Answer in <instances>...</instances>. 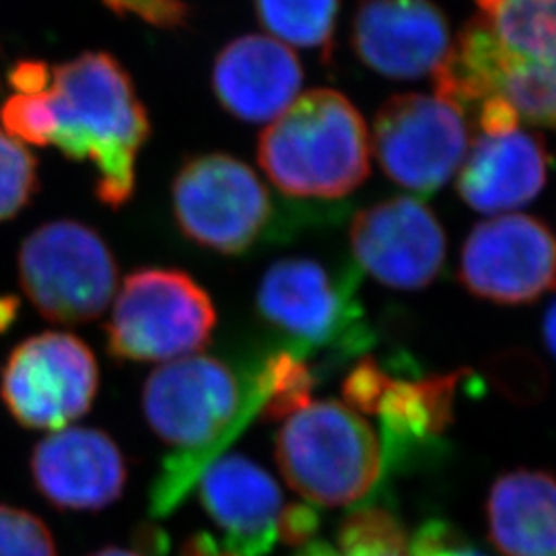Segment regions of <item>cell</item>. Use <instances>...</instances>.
I'll return each instance as SVG.
<instances>
[{"label":"cell","mask_w":556,"mask_h":556,"mask_svg":"<svg viewBox=\"0 0 556 556\" xmlns=\"http://www.w3.org/2000/svg\"><path fill=\"white\" fill-rule=\"evenodd\" d=\"M264 406L258 381L243 388L238 374L211 355L163 363L144 383L142 413L165 443L178 447L151 491V514L169 516L202 470Z\"/></svg>","instance_id":"6da1fadb"},{"label":"cell","mask_w":556,"mask_h":556,"mask_svg":"<svg viewBox=\"0 0 556 556\" xmlns=\"http://www.w3.org/2000/svg\"><path fill=\"white\" fill-rule=\"evenodd\" d=\"M48 96L56 124L50 144L96 167L103 204L118 208L128 202L151 130L130 75L112 54L85 52L50 68Z\"/></svg>","instance_id":"7a4b0ae2"},{"label":"cell","mask_w":556,"mask_h":556,"mask_svg":"<svg viewBox=\"0 0 556 556\" xmlns=\"http://www.w3.org/2000/svg\"><path fill=\"white\" fill-rule=\"evenodd\" d=\"M258 161L289 197L340 199L369 174L365 119L338 91L314 89L262 132Z\"/></svg>","instance_id":"3957f363"},{"label":"cell","mask_w":556,"mask_h":556,"mask_svg":"<svg viewBox=\"0 0 556 556\" xmlns=\"http://www.w3.org/2000/svg\"><path fill=\"white\" fill-rule=\"evenodd\" d=\"M280 475L309 503L342 507L367 497L381 475V447L365 418L340 402H309L277 435Z\"/></svg>","instance_id":"277c9868"},{"label":"cell","mask_w":556,"mask_h":556,"mask_svg":"<svg viewBox=\"0 0 556 556\" xmlns=\"http://www.w3.org/2000/svg\"><path fill=\"white\" fill-rule=\"evenodd\" d=\"M258 312L305 358L316 351L353 355L371 346L357 299L355 270H330L316 260L275 262L260 280Z\"/></svg>","instance_id":"5b68a950"},{"label":"cell","mask_w":556,"mask_h":556,"mask_svg":"<svg viewBox=\"0 0 556 556\" xmlns=\"http://www.w3.org/2000/svg\"><path fill=\"white\" fill-rule=\"evenodd\" d=\"M213 299L190 275L140 268L124 278L105 326L112 357L169 363L200 351L215 330Z\"/></svg>","instance_id":"8992f818"},{"label":"cell","mask_w":556,"mask_h":556,"mask_svg":"<svg viewBox=\"0 0 556 556\" xmlns=\"http://www.w3.org/2000/svg\"><path fill=\"white\" fill-rule=\"evenodd\" d=\"M20 280L41 316L59 324L100 318L118 291V266L100 233L79 220H50L23 239Z\"/></svg>","instance_id":"52a82bcc"},{"label":"cell","mask_w":556,"mask_h":556,"mask_svg":"<svg viewBox=\"0 0 556 556\" xmlns=\"http://www.w3.org/2000/svg\"><path fill=\"white\" fill-rule=\"evenodd\" d=\"M181 233L219 254H241L266 229L273 202L252 167L225 153L188 160L174 179Z\"/></svg>","instance_id":"ba28073f"},{"label":"cell","mask_w":556,"mask_h":556,"mask_svg":"<svg viewBox=\"0 0 556 556\" xmlns=\"http://www.w3.org/2000/svg\"><path fill=\"white\" fill-rule=\"evenodd\" d=\"M98 386V361L80 338L41 332L7 358L0 396L23 427L59 431L89 413Z\"/></svg>","instance_id":"9c48e42d"},{"label":"cell","mask_w":556,"mask_h":556,"mask_svg":"<svg viewBox=\"0 0 556 556\" xmlns=\"http://www.w3.org/2000/svg\"><path fill=\"white\" fill-rule=\"evenodd\" d=\"M438 96L457 108L497 100L519 119L556 128V60L509 52L480 23H472L435 73Z\"/></svg>","instance_id":"30bf717a"},{"label":"cell","mask_w":556,"mask_h":556,"mask_svg":"<svg viewBox=\"0 0 556 556\" xmlns=\"http://www.w3.org/2000/svg\"><path fill=\"white\" fill-rule=\"evenodd\" d=\"M374 144L390 178L429 197L454 176L466 155V118L462 108L439 96H397L376 118Z\"/></svg>","instance_id":"8fae6325"},{"label":"cell","mask_w":556,"mask_h":556,"mask_svg":"<svg viewBox=\"0 0 556 556\" xmlns=\"http://www.w3.org/2000/svg\"><path fill=\"white\" fill-rule=\"evenodd\" d=\"M459 280L493 303H532L556 289V238L526 215L484 220L462 248Z\"/></svg>","instance_id":"7c38bea8"},{"label":"cell","mask_w":556,"mask_h":556,"mask_svg":"<svg viewBox=\"0 0 556 556\" xmlns=\"http://www.w3.org/2000/svg\"><path fill=\"white\" fill-rule=\"evenodd\" d=\"M361 268L392 289H422L445 260V233L420 200L397 197L361 211L351 225Z\"/></svg>","instance_id":"4fadbf2b"},{"label":"cell","mask_w":556,"mask_h":556,"mask_svg":"<svg viewBox=\"0 0 556 556\" xmlns=\"http://www.w3.org/2000/svg\"><path fill=\"white\" fill-rule=\"evenodd\" d=\"M31 478L59 509L98 511L118 501L128 468L116 441L100 429L64 427L34 447Z\"/></svg>","instance_id":"5bb4252c"},{"label":"cell","mask_w":556,"mask_h":556,"mask_svg":"<svg viewBox=\"0 0 556 556\" xmlns=\"http://www.w3.org/2000/svg\"><path fill=\"white\" fill-rule=\"evenodd\" d=\"M355 48L374 71L392 79L438 73L450 31L429 0H365L355 20Z\"/></svg>","instance_id":"9a60e30c"},{"label":"cell","mask_w":556,"mask_h":556,"mask_svg":"<svg viewBox=\"0 0 556 556\" xmlns=\"http://www.w3.org/2000/svg\"><path fill=\"white\" fill-rule=\"evenodd\" d=\"M200 503L223 532L227 555L266 556L278 540L282 493L248 457H215L199 478Z\"/></svg>","instance_id":"2e32d148"},{"label":"cell","mask_w":556,"mask_h":556,"mask_svg":"<svg viewBox=\"0 0 556 556\" xmlns=\"http://www.w3.org/2000/svg\"><path fill=\"white\" fill-rule=\"evenodd\" d=\"M303 71L280 41L243 36L223 48L213 66L220 105L243 122H273L298 100Z\"/></svg>","instance_id":"e0dca14e"},{"label":"cell","mask_w":556,"mask_h":556,"mask_svg":"<svg viewBox=\"0 0 556 556\" xmlns=\"http://www.w3.org/2000/svg\"><path fill=\"white\" fill-rule=\"evenodd\" d=\"M548 176L544 144L523 130L484 135L464 163L457 192L475 211L493 215L526 206Z\"/></svg>","instance_id":"ac0fdd59"},{"label":"cell","mask_w":556,"mask_h":556,"mask_svg":"<svg viewBox=\"0 0 556 556\" xmlns=\"http://www.w3.org/2000/svg\"><path fill=\"white\" fill-rule=\"evenodd\" d=\"M489 534L503 556H556V478L516 470L489 495Z\"/></svg>","instance_id":"d6986e66"},{"label":"cell","mask_w":556,"mask_h":556,"mask_svg":"<svg viewBox=\"0 0 556 556\" xmlns=\"http://www.w3.org/2000/svg\"><path fill=\"white\" fill-rule=\"evenodd\" d=\"M464 374L388 381L376 415L381 418L386 452L394 464L422 452L454 418V396Z\"/></svg>","instance_id":"ffe728a7"},{"label":"cell","mask_w":556,"mask_h":556,"mask_svg":"<svg viewBox=\"0 0 556 556\" xmlns=\"http://www.w3.org/2000/svg\"><path fill=\"white\" fill-rule=\"evenodd\" d=\"M480 23L509 52L556 60V0H478Z\"/></svg>","instance_id":"44dd1931"},{"label":"cell","mask_w":556,"mask_h":556,"mask_svg":"<svg viewBox=\"0 0 556 556\" xmlns=\"http://www.w3.org/2000/svg\"><path fill=\"white\" fill-rule=\"evenodd\" d=\"M262 25L277 38L301 48H328L338 0H256Z\"/></svg>","instance_id":"7402d4cb"},{"label":"cell","mask_w":556,"mask_h":556,"mask_svg":"<svg viewBox=\"0 0 556 556\" xmlns=\"http://www.w3.org/2000/svg\"><path fill=\"white\" fill-rule=\"evenodd\" d=\"M256 381L264 396L262 413L273 420L291 417L305 408L314 390V376L305 358H299L291 351L266 358L256 371Z\"/></svg>","instance_id":"603a6c76"},{"label":"cell","mask_w":556,"mask_h":556,"mask_svg":"<svg viewBox=\"0 0 556 556\" xmlns=\"http://www.w3.org/2000/svg\"><path fill=\"white\" fill-rule=\"evenodd\" d=\"M337 542L340 556H402L406 532L388 509L365 507L340 523Z\"/></svg>","instance_id":"cb8c5ba5"},{"label":"cell","mask_w":556,"mask_h":556,"mask_svg":"<svg viewBox=\"0 0 556 556\" xmlns=\"http://www.w3.org/2000/svg\"><path fill=\"white\" fill-rule=\"evenodd\" d=\"M38 190V165L31 151L0 130V223L11 219Z\"/></svg>","instance_id":"d4e9b609"},{"label":"cell","mask_w":556,"mask_h":556,"mask_svg":"<svg viewBox=\"0 0 556 556\" xmlns=\"http://www.w3.org/2000/svg\"><path fill=\"white\" fill-rule=\"evenodd\" d=\"M2 130L20 142L46 147L54 137V110L48 89L38 93H15L0 108Z\"/></svg>","instance_id":"484cf974"},{"label":"cell","mask_w":556,"mask_h":556,"mask_svg":"<svg viewBox=\"0 0 556 556\" xmlns=\"http://www.w3.org/2000/svg\"><path fill=\"white\" fill-rule=\"evenodd\" d=\"M0 556H59L48 526L40 517L0 505Z\"/></svg>","instance_id":"4316f807"},{"label":"cell","mask_w":556,"mask_h":556,"mask_svg":"<svg viewBox=\"0 0 556 556\" xmlns=\"http://www.w3.org/2000/svg\"><path fill=\"white\" fill-rule=\"evenodd\" d=\"M390 381V376L379 367L374 358H363L351 376L344 379L342 396L349 402V408L355 413L376 415L379 400Z\"/></svg>","instance_id":"83f0119b"},{"label":"cell","mask_w":556,"mask_h":556,"mask_svg":"<svg viewBox=\"0 0 556 556\" xmlns=\"http://www.w3.org/2000/svg\"><path fill=\"white\" fill-rule=\"evenodd\" d=\"M410 556H482L447 521L433 519L418 528L410 542Z\"/></svg>","instance_id":"f1b7e54d"},{"label":"cell","mask_w":556,"mask_h":556,"mask_svg":"<svg viewBox=\"0 0 556 556\" xmlns=\"http://www.w3.org/2000/svg\"><path fill=\"white\" fill-rule=\"evenodd\" d=\"M118 15H135L157 27L186 25L190 7L184 0H103Z\"/></svg>","instance_id":"f546056e"},{"label":"cell","mask_w":556,"mask_h":556,"mask_svg":"<svg viewBox=\"0 0 556 556\" xmlns=\"http://www.w3.org/2000/svg\"><path fill=\"white\" fill-rule=\"evenodd\" d=\"M321 517L318 509L307 503H291L278 516L277 534L285 544L303 546L319 532Z\"/></svg>","instance_id":"4dcf8cb0"},{"label":"cell","mask_w":556,"mask_h":556,"mask_svg":"<svg viewBox=\"0 0 556 556\" xmlns=\"http://www.w3.org/2000/svg\"><path fill=\"white\" fill-rule=\"evenodd\" d=\"M9 80L17 93H38L48 89L50 66L40 60H21L9 73Z\"/></svg>","instance_id":"1f68e13d"},{"label":"cell","mask_w":556,"mask_h":556,"mask_svg":"<svg viewBox=\"0 0 556 556\" xmlns=\"http://www.w3.org/2000/svg\"><path fill=\"white\" fill-rule=\"evenodd\" d=\"M293 556H340L338 555L337 548L330 546L328 542H318V540H312L307 544H303L299 548L298 553Z\"/></svg>","instance_id":"d6a6232c"},{"label":"cell","mask_w":556,"mask_h":556,"mask_svg":"<svg viewBox=\"0 0 556 556\" xmlns=\"http://www.w3.org/2000/svg\"><path fill=\"white\" fill-rule=\"evenodd\" d=\"M544 340L551 349V353L556 357V301L548 307L544 316Z\"/></svg>","instance_id":"836d02e7"},{"label":"cell","mask_w":556,"mask_h":556,"mask_svg":"<svg viewBox=\"0 0 556 556\" xmlns=\"http://www.w3.org/2000/svg\"><path fill=\"white\" fill-rule=\"evenodd\" d=\"M91 556H142L139 553H132V551H124V548H116V546H110V548H103L100 553Z\"/></svg>","instance_id":"e575fe53"},{"label":"cell","mask_w":556,"mask_h":556,"mask_svg":"<svg viewBox=\"0 0 556 556\" xmlns=\"http://www.w3.org/2000/svg\"><path fill=\"white\" fill-rule=\"evenodd\" d=\"M217 556H233V555H220V553H219V555H217Z\"/></svg>","instance_id":"d590c367"}]
</instances>
